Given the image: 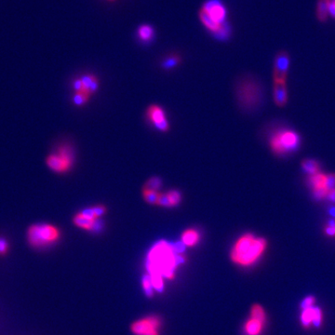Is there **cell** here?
<instances>
[{
	"label": "cell",
	"instance_id": "1",
	"mask_svg": "<svg viewBox=\"0 0 335 335\" xmlns=\"http://www.w3.org/2000/svg\"><path fill=\"white\" fill-rule=\"evenodd\" d=\"M184 261V255L177 254L173 245L165 240H160L148 253L147 259L148 275L172 279L174 278L176 267Z\"/></svg>",
	"mask_w": 335,
	"mask_h": 335
},
{
	"label": "cell",
	"instance_id": "2",
	"mask_svg": "<svg viewBox=\"0 0 335 335\" xmlns=\"http://www.w3.org/2000/svg\"><path fill=\"white\" fill-rule=\"evenodd\" d=\"M205 28L218 40L228 39L232 26L227 21V9L222 0H207L198 12Z\"/></svg>",
	"mask_w": 335,
	"mask_h": 335
},
{
	"label": "cell",
	"instance_id": "3",
	"mask_svg": "<svg viewBox=\"0 0 335 335\" xmlns=\"http://www.w3.org/2000/svg\"><path fill=\"white\" fill-rule=\"evenodd\" d=\"M267 240L247 233L238 237L231 250V260L238 266L250 267L261 260L267 250Z\"/></svg>",
	"mask_w": 335,
	"mask_h": 335
},
{
	"label": "cell",
	"instance_id": "4",
	"mask_svg": "<svg viewBox=\"0 0 335 335\" xmlns=\"http://www.w3.org/2000/svg\"><path fill=\"white\" fill-rule=\"evenodd\" d=\"M300 323L304 330L319 329L324 322V313L317 304L316 297L307 295L300 304Z\"/></svg>",
	"mask_w": 335,
	"mask_h": 335
},
{
	"label": "cell",
	"instance_id": "5",
	"mask_svg": "<svg viewBox=\"0 0 335 335\" xmlns=\"http://www.w3.org/2000/svg\"><path fill=\"white\" fill-rule=\"evenodd\" d=\"M300 136L295 131L280 130L272 135L269 145L274 154L283 155L297 150L300 146Z\"/></svg>",
	"mask_w": 335,
	"mask_h": 335
},
{
	"label": "cell",
	"instance_id": "6",
	"mask_svg": "<svg viewBox=\"0 0 335 335\" xmlns=\"http://www.w3.org/2000/svg\"><path fill=\"white\" fill-rule=\"evenodd\" d=\"M238 97L241 104L248 108H254L261 102V85L253 77H244L238 83Z\"/></svg>",
	"mask_w": 335,
	"mask_h": 335
},
{
	"label": "cell",
	"instance_id": "7",
	"mask_svg": "<svg viewBox=\"0 0 335 335\" xmlns=\"http://www.w3.org/2000/svg\"><path fill=\"white\" fill-rule=\"evenodd\" d=\"M267 324V313L261 304H254L243 326L245 335H261Z\"/></svg>",
	"mask_w": 335,
	"mask_h": 335
},
{
	"label": "cell",
	"instance_id": "8",
	"mask_svg": "<svg viewBox=\"0 0 335 335\" xmlns=\"http://www.w3.org/2000/svg\"><path fill=\"white\" fill-rule=\"evenodd\" d=\"M59 231L49 224H37L29 229L28 237L31 244L35 246H43L50 244L57 240Z\"/></svg>",
	"mask_w": 335,
	"mask_h": 335
},
{
	"label": "cell",
	"instance_id": "9",
	"mask_svg": "<svg viewBox=\"0 0 335 335\" xmlns=\"http://www.w3.org/2000/svg\"><path fill=\"white\" fill-rule=\"evenodd\" d=\"M160 326V319L150 316L135 321L131 326V331L135 335H159Z\"/></svg>",
	"mask_w": 335,
	"mask_h": 335
},
{
	"label": "cell",
	"instance_id": "10",
	"mask_svg": "<svg viewBox=\"0 0 335 335\" xmlns=\"http://www.w3.org/2000/svg\"><path fill=\"white\" fill-rule=\"evenodd\" d=\"M308 186L312 188L313 196L317 200H323L327 198L328 188L327 175L323 173H317L308 177Z\"/></svg>",
	"mask_w": 335,
	"mask_h": 335
},
{
	"label": "cell",
	"instance_id": "11",
	"mask_svg": "<svg viewBox=\"0 0 335 335\" xmlns=\"http://www.w3.org/2000/svg\"><path fill=\"white\" fill-rule=\"evenodd\" d=\"M290 66V56L287 51H280L275 58L274 63V82H286Z\"/></svg>",
	"mask_w": 335,
	"mask_h": 335
},
{
	"label": "cell",
	"instance_id": "12",
	"mask_svg": "<svg viewBox=\"0 0 335 335\" xmlns=\"http://www.w3.org/2000/svg\"><path fill=\"white\" fill-rule=\"evenodd\" d=\"M148 116L150 122L153 123L157 130L161 131L169 130V123L166 119L165 113L161 107L151 106L148 108Z\"/></svg>",
	"mask_w": 335,
	"mask_h": 335
},
{
	"label": "cell",
	"instance_id": "13",
	"mask_svg": "<svg viewBox=\"0 0 335 335\" xmlns=\"http://www.w3.org/2000/svg\"><path fill=\"white\" fill-rule=\"evenodd\" d=\"M274 101L278 107L286 106L288 102L286 82H274Z\"/></svg>",
	"mask_w": 335,
	"mask_h": 335
},
{
	"label": "cell",
	"instance_id": "14",
	"mask_svg": "<svg viewBox=\"0 0 335 335\" xmlns=\"http://www.w3.org/2000/svg\"><path fill=\"white\" fill-rule=\"evenodd\" d=\"M47 164L52 171L57 172H66L72 166V164L67 162L66 159H64L61 155H58L57 153L54 155H49L47 159Z\"/></svg>",
	"mask_w": 335,
	"mask_h": 335
},
{
	"label": "cell",
	"instance_id": "15",
	"mask_svg": "<svg viewBox=\"0 0 335 335\" xmlns=\"http://www.w3.org/2000/svg\"><path fill=\"white\" fill-rule=\"evenodd\" d=\"M155 29L150 25H140L137 29V37L145 44L150 43L155 38Z\"/></svg>",
	"mask_w": 335,
	"mask_h": 335
},
{
	"label": "cell",
	"instance_id": "16",
	"mask_svg": "<svg viewBox=\"0 0 335 335\" xmlns=\"http://www.w3.org/2000/svg\"><path fill=\"white\" fill-rule=\"evenodd\" d=\"M200 239V234L196 229H187L182 235V242L185 246L193 247L196 245Z\"/></svg>",
	"mask_w": 335,
	"mask_h": 335
},
{
	"label": "cell",
	"instance_id": "17",
	"mask_svg": "<svg viewBox=\"0 0 335 335\" xmlns=\"http://www.w3.org/2000/svg\"><path fill=\"white\" fill-rule=\"evenodd\" d=\"M331 0H318L317 8H316V15L320 23H325L328 20L329 14V6Z\"/></svg>",
	"mask_w": 335,
	"mask_h": 335
},
{
	"label": "cell",
	"instance_id": "18",
	"mask_svg": "<svg viewBox=\"0 0 335 335\" xmlns=\"http://www.w3.org/2000/svg\"><path fill=\"white\" fill-rule=\"evenodd\" d=\"M82 83L84 86V90L92 94L98 90V78L94 74H84L81 77Z\"/></svg>",
	"mask_w": 335,
	"mask_h": 335
},
{
	"label": "cell",
	"instance_id": "19",
	"mask_svg": "<svg viewBox=\"0 0 335 335\" xmlns=\"http://www.w3.org/2000/svg\"><path fill=\"white\" fill-rule=\"evenodd\" d=\"M96 221L90 220L89 218L83 216L80 213H77L74 218V224L80 228L86 229V230H92Z\"/></svg>",
	"mask_w": 335,
	"mask_h": 335
},
{
	"label": "cell",
	"instance_id": "20",
	"mask_svg": "<svg viewBox=\"0 0 335 335\" xmlns=\"http://www.w3.org/2000/svg\"><path fill=\"white\" fill-rule=\"evenodd\" d=\"M302 170L309 175L319 173L320 171L319 163L315 159H304L302 162Z\"/></svg>",
	"mask_w": 335,
	"mask_h": 335
},
{
	"label": "cell",
	"instance_id": "21",
	"mask_svg": "<svg viewBox=\"0 0 335 335\" xmlns=\"http://www.w3.org/2000/svg\"><path fill=\"white\" fill-rule=\"evenodd\" d=\"M143 195H144L145 200H146L147 202H148L149 204L156 205V203H157L158 196H159V193H158L157 191L144 189V190H143Z\"/></svg>",
	"mask_w": 335,
	"mask_h": 335
},
{
	"label": "cell",
	"instance_id": "22",
	"mask_svg": "<svg viewBox=\"0 0 335 335\" xmlns=\"http://www.w3.org/2000/svg\"><path fill=\"white\" fill-rule=\"evenodd\" d=\"M90 94L87 91H78L74 96V103L76 106H82L88 102Z\"/></svg>",
	"mask_w": 335,
	"mask_h": 335
},
{
	"label": "cell",
	"instance_id": "23",
	"mask_svg": "<svg viewBox=\"0 0 335 335\" xmlns=\"http://www.w3.org/2000/svg\"><path fill=\"white\" fill-rule=\"evenodd\" d=\"M170 202L172 207H176L180 204L181 200H182V196H181L180 192L176 191V190H172L167 192Z\"/></svg>",
	"mask_w": 335,
	"mask_h": 335
},
{
	"label": "cell",
	"instance_id": "24",
	"mask_svg": "<svg viewBox=\"0 0 335 335\" xmlns=\"http://www.w3.org/2000/svg\"><path fill=\"white\" fill-rule=\"evenodd\" d=\"M143 288H144V290H145L146 295H148V297L153 296V294H154V288L152 286L151 279H150L149 275H146V276L144 277V278H143Z\"/></svg>",
	"mask_w": 335,
	"mask_h": 335
},
{
	"label": "cell",
	"instance_id": "25",
	"mask_svg": "<svg viewBox=\"0 0 335 335\" xmlns=\"http://www.w3.org/2000/svg\"><path fill=\"white\" fill-rule=\"evenodd\" d=\"M150 279H151V283L152 286L154 288V290L157 291V292H161L163 291L164 289V278L159 276H149Z\"/></svg>",
	"mask_w": 335,
	"mask_h": 335
},
{
	"label": "cell",
	"instance_id": "26",
	"mask_svg": "<svg viewBox=\"0 0 335 335\" xmlns=\"http://www.w3.org/2000/svg\"><path fill=\"white\" fill-rule=\"evenodd\" d=\"M161 186V180L159 178H151L148 181V183L146 184L145 188L144 189H148V190H153V191H157Z\"/></svg>",
	"mask_w": 335,
	"mask_h": 335
},
{
	"label": "cell",
	"instance_id": "27",
	"mask_svg": "<svg viewBox=\"0 0 335 335\" xmlns=\"http://www.w3.org/2000/svg\"><path fill=\"white\" fill-rule=\"evenodd\" d=\"M156 205L158 206H162V207H166V208H170L172 207L171 205V202H170V199H169V196H168V194L167 193H159V196H158V200H157V203Z\"/></svg>",
	"mask_w": 335,
	"mask_h": 335
},
{
	"label": "cell",
	"instance_id": "28",
	"mask_svg": "<svg viewBox=\"0 0 335 335\" xmlns=\"http://www.w3.org/2000/svg\"><path fill=\"white\" fill-rule=\"evenodd\" d=\"M83 216L89 218L90 220H93V221H96L98 220L95 213H94V211H93V208H88V209H85L83 210L82 212H80Z\"/></svg>",
	"mask_w": 335,
	"mask_h": 335
},
{
	"label": "cell",
	"instance_id": "29",
	"mask_svg": "<svg viewBox=\"0 0 335 335\" xmlns=\"http://www.w3.org/2000/svg\"><path fill=\"white\" fill-rule=\"evenodd\" d=\"M179 57L177 56H172V57L168 58L165 63H164V67L165 68H171L173 66H176L179 63Z\"/></svg>",
	"mask_w": 335,
	"mask_h": 335
},
{
	"label": "cell",
	"instance_id": "30",
	"mask_svg": "<svg viewBox=\"0 0 335 335\" xmlns=\"http://www.w3.org/2000/svg\"><path fill=\"white\" fill-rule=\"evenodd\" d=\"M324 232L328 237H335V221L331 222L324 228Z\"/></svg>",
	"mask_w": 335,
	"mask_h": 335
},
{
	"label": "cell",
	"instance_id": "31",
	"mask_svg": "<svg viewBox=\"0 0 335 335\" xmlns=\"http://www.w3.org/2000/svg\"><path fill=\"white\" fill-rule=\"evenodd\" d=\"M93 211H94V213L98 219L99 217L103 216L105 213H107V208L103 205H98V206H95L93 207Z\"/></svg>",
	"mask_w": 335,
	"mask_h": 335
},
{
	"label": "cell",
	"instance_id": "32",
	"mask_svg": "<svg viewBox=\"0 0 335 335\" xmlns=\"http://www.w3.org/2000/svg\"><path fill=\"white\" fill-rule=\"evenodd\" d=\"M328 188L329 190H333L335 188V173H331L328 174Z\"/></svg>",
	"mask_w": 335,
	"mask_h": 335
},
{
	"label": "cell",
	"instance_id": "33",
	"mask_svg": "<svg viewBox=\"0 0 335 335\" xmlns=\"http://www.w3.org/2000/svg\"><path fill=\"white\" fill-rule=\"evenodd\" d=\"M329 14H330V16H332L334 19H335V0H331L330 1Z\"/></svg>",
	"mask_w": 335,
	"mask_h": 335
},
{
	"label": "cell",
	"instance_id": "34",
	"mask_svg": "<svg viewBox=\"0 0 335 335\" xmlns=\"http://www.w3.org/2000/svg\"><path fill=\"white\" fill-rule=\"evenodd\" d=\"M326 199H328L331 202H335V188L329 191Z\"/></svg>",
	"mask_w": 335,
	"mask_h": 335
},
{
	"label": "cell",
	"instance_id": "35",
	"mask_svg": "<svg viewBox=\"0 0 335 335\" xmlns=\"http://www.w3.org/2000/svg\"><path fill=\"white\" fill-rule=\"evenodd\" d=\"M7 250V242L5 239L3 238H0V253L3 254L5 253Z\"/></svg>",
	"mask_w": 335,
	"mask_h": 335
},
{
	"label": "cell",
	"instance_id": "36",
	"mask_svg": "<svg viewBox=\"0 0 335 335\" xmlns=\"http://www.w3.org/2000/svg\"><path fill=\"white\" fill-rule=\"evenodd\" d=\"M110 1H113V0H110Z\"/></svg>",
	"mask_w": 335,
	"mask_h": 335
}]
</instances>
